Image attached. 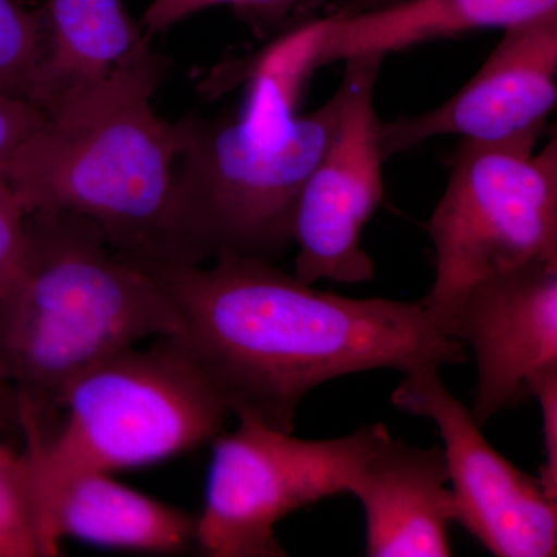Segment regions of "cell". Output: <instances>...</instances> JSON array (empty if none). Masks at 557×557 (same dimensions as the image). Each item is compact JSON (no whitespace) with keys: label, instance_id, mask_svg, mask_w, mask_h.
<instances>
[{"label":"cell","instance_id":"cell-1","mask_svg":"<svg viewBox=\"0 0 557 557\" xmlns=\"http://www.w3.org/2000/svg\"><path fill=\"white\" fill-rule=\"evenodd\" d=\"M148 270L177 307L180 330L171 338L231 413L278 431L293 432L302 399L330 380L467 361L463 344L435 324L421 300L332 295L262 259Z\"/></svg>","mask_w":557,"mask_h":557},{"label":"cell","instance_id":"cell-2","mask_svg":"<svg viewBox=\"0 0 557 557\" xmlns=\"http://www.w3.org/2000/svg\"><path fill=\"white\" fill-rule=\"evenodd\" d=\"M317 36V21L306 22L211 78L212 94L247 84L233 115L174 123V265L223 258L276 262L293 244L300 190L339 119L338 91L313 112H298L318 70Z\"/></svg>","mask_w":557,"mask_h":557},{"label":"cell","instance_id":"cell-3","mask_svg":"<svg viewBox=\"0 0 557 557\" xmlns=\"http://www.w3.org/2000/svg\"><path fill=\"white\" fill-rule=\"evenodd\" d=\"M159 277L116 251L89 222L27 214L20 252L0 285V380L46 420L76 376L139 341L177 335Z\"/></svg>","mask_w":557,"mask_h":557},{"label":"cell","instance_id":"cell-4","mask_svg":"<svg viewBox=\"0 0 557 557\" xmlns=\"http://www.w3.org/2000/svg\"><path fill=\"white\" fill-rule=\"evenodd\" d=\"M152 97L115 102L73 123L40 124L0 171L27 214L89 222L143 267L174 265L177 132Z\"/></svg>","mask_w":557,"mask_h":557},{"label":"cell","instance_id":"cell-5","mask_svg":"<svg viewBox=\"0 0 557 557\" xmlns=\"http://www.w3.org/2000/svg\"><path fill=\"white\" fill-rule=\"evenodd\" d=\"M57 409L64 413L57 428L21 426L38 523L58 487L75 475L148 467L188 453L222 434L233 416L171 336L87 369L62 391Z\"/></svg>","mask_w":557,"mask_h":557},{"label":"cell","instance_id":"cell-6","mask_svg":"<svg viewBox=\"0 0 557 557\" xmlns=\"http://www.w3.org/2000/svg\"><path fill=\"white\" fill-rule=\"evenodd\" d=\"M463 139L426 230L435 277L421 300L450 336L458 306L478 282L527 263H557V139Z\"/></svg>","mask_w":557,"mask_h":557},{"label":"cell","instance_id":"cell-7","mask_svg":"<svg viewBox=\"0 0 557 557\" xmlns=\"http://www.w3.org/2000/svg\"><path fill=\"white\" fill-rule=\"evenodd\" d=\"M212 440L196 544L211 557L285 556L274 528L324 498L346 494L375 424L333 440H300L249 416Z\"/></svg>","mask_w":557,"mask_h":557},{"label":"cell","instance_id":"cell-8","mask_svg":"<svg viewBox=\"0 0 557 557\" xmlns=\"http://www.w3.org/2000/svg\"><path fill=\"white\" fill-rule=\"evenodd\" d=\"M383 60L366 54L344 61L338 126L300 190L293 219V274L307 284H361L375 276L361 237L384 197L381 121L373 106Z\"/></svg>","mask_w":557,"mask_h":557},{"label":"cell","instance_id":"cell-9","mask_svg":"<svg viewBox=\"0 0 557 557\" xmlns=\"http://www.w3.org/2000/svg\"><path fill=\"white\" fill-rule=\"evenodd\" d=\"M392 403L437 426L457 523L494 556H556L557 500L545 494L537 478L509 463L486 442L471 409L443 383L440 368L405 373Z\"/></svg>","mask_w":557,"mask_h":557},{"label":"cell","instance_id":"cell-10","mask_svg":"<svg viewBox=\"0 0 557 557\" xmlns=\"http://www.w3.org/2000/svg\"><path fill=\"white\" fill-rule=\"evenodd\" d=\"M42 17V58L28 102L47 123H73L156 94L164 60L123 0H49Z\"/></svg>","mask_w":557,"mask_h":557},{"label":"cell","instance_id":"cell-11","mask_svg":"<svg viewBox=\"0 0 557 557\" xmlns=\"http://www.w3.org/2000/svg\"><path fill=\"white\" fill-rule=\"evenodd\" d=\"M557 101V10L504 28L479 72L437 108L380 124L384 160L442 135L482 143L541 138Z\"/></svg>","mask_w":557,"mask_h":557},{"label":"cell","instance_id":"cell-12","mask_svg":"<svg viewBox=\"0 0 557 557\" xmlns=\"http://www.w3.org/2000/svg\"><path fill=\"white\" fill-rule=\"evenodd\" d=\"M450 336L474 351L471 413L483 428L533 397L534 381L557 368V263H527L472 285Z\"/></svg>","mask_w":557,"mask_h":557},{"label":"cell","instance_id":"cell-13","mask_svg":"<svg viewBox=\"0 0 557 557\" xmlns=\"http://www.w3.org/2000/svg\"><path fill=\"white\" fill-rule=\"evenodd\" d=\"M348 494L361 504L366 555L448 557L457 507L437 446L418 448L375 424Z\"/></svg>","mask_w":557,"mask_h":557},{"label":"cell","instance_id":"cell-14","mask_svg":"<svg viewBox=\"0 0 557 557\" xmlns=\"http://www.w3.org/2000/svg\"><path fill=\"white\" fill-rule=\"evenodd\" d=\"M196 516L139 493L108 472H84L62 483L40 512L46 557L61 541L100 547L171 553L196 544Z\"/></svg>","mask_w":557,"mask_h":557},{"label":"cell","instance_id":"cell-15","mask_svg":"<svg viewBox=\"0 0 557 557\" xmlns=\"http://www.w3.org/2000/svg\"><path fill=\"white\" fill-rule=\"evenodd\" d=\"M557 10V0H392L355 14L319 20L317 67L409 49L483 28H504Z\"/></svg>","mask_w":557,"mask_h":557},{"label":"cell","instance_id":"cell-16","mask_svg":"<svg viewBox=\"0 0 557 557\" xmlns=\"http://www.w3.org/2000/svg\"><path fill=\"white\" fill-rule=\"evenodd\" d=\"M14 434L20 431L0 416V557H46L30 460L11 445Z\"/></svg>","mask_w":557,"mask_h":557},{"label":"cell","instance_id":"cell-17","mask_svg":"<svg viewBox=\"0 0 557 557\" xmlns=\"http://www.w3.org/2000/svg\"><path fill=\"white\" fill-rule=\"evenodd\" d=\"M42 50V10L0 0V98L30 100Z\"/></svg>","mask_w":557,"mask_h":557},{"label":"cell","instance_id":"cell-18","mask_svg":"<svg viewBox=\"0 0 557 557\" xmlns=\"http://www.w3.org/2000/svg\"><path fill=\"white\" fill-rule=\"evenodd\" d=\"M302 0H150L141 28L148 36L170 30L199 11L231 7L252 30L269 33L278 27Z\"/></svg>","mask_w":557,"mask_h":557},{"label":"cell","instance_id":"cell-19","mask_svg":"<svg viewBox=\"0 0 557 557\" xmlns=\"http://www.w3.org/2000/svg\"><path fill=\"white\" fill-rule=\"evenodd\" d=\"M542 413L545 463L539 471V482L545 494L557 500V368L542 373L533 386Z\"/></svg>","mask_w":557,"mask_h":557},{"label":"cell","instance_id":"cell-20","mask_svg":"<svg viewBox=\"0 0 557 557\" xmlns=\"http://www.w3.org/2000/svg\"><path fill=\"white\" fill-rule=\"evenodd\" d=\"M44 120L42 113L30 102L0 98V171Z\"/></svg>","mask_w":557,"mask_h":557},{"label":"cell","instance_id":"cell-21","mask_svg":"<svg viewBox=\"0 0 557 557\" xmlns=\"http://www.w3.org/2000/svg\"><path fill=\"white\" fill-rule=\"evenodd\" d=\"M25 219L27 212L10 183L0 174V285L5 281L20 252L24 240Z\"/></svg>","mask_w":557,"mask_h":557},{"label":"cell","instance_id":"cell-22","mask_svg":"<svg viewBox=\"0 0 557 557\" xmlns=\"http://www.w3.org/2000/svg\"><path fill=\"white\" fill-rule=\"evenodd\" d=\"M0 416L5 418L10 424L20 431V405H17V394L13 386L5 381L0 380ZM22 435V434H21Z\"/></svg>","mask_w":557,"mask_h":557},{"label":"cell","instance_id":"cell-23","mask_svg":"<svg viewBox=\"0 0 557 557\" xmlns=\"http://www.w3.org/2000/svg\"><path fill=\"white\" fill-rule=\"evenodd\" d=\"M388 2H392V0H347L346 5L336 14L361 13V11L376 9V7L384 5V3Z\"/></svg>","mask_w":557,"mask_h":557}]
</instances>
